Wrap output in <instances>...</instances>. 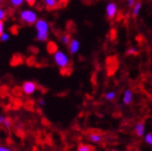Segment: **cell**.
<instances>
[{"label": "cell", "mask_w": 152, "mask_h": 151, "mask_svg": "<svg viewBox=\"0 0 152 151\" xmlns=\"http://www.w3.org/2000/svg\"><path fill=\"white\" fill-rule=\"evenodd\" d=\"M6 18V12L2 9H0V20H3Z\"/></svg>", "instance_id": "21"}, {"label": "cell", "mask_w": 152, "mask_h": 151, "mask_svg": "<svg viewBox=\"0 0 152 151\" xmlns=\"http://www.w3.org/2000/svg\"><path fill=\"white\" fill-rule=\"evenodd\" d=\"M144 133V125L143 123H138L136 126V134L139 137H141Z\"/></svg>", "instance_id": "10"}, {"label": "cell", "mask_w": 152, "mask_h": 151, "mask_svg": "<svg viewBox=\"0 0 152 151\" xmlns=\"http://www.w3.org/2000/svg\"><path fill=\"white\" fill-rule=\"evenodd\" d=\"M21 19L26 24L32 25L36 21V15L32 11H24L21 13Z\"/></svg>", "instance_id": "3"}, {"label": "cell", "mask_w": 152, "mask_h": 151, "mask_svg": "<svg viewBox=\"0 0 152 151\" xmlns=\"http://www.w3.org/2000/svg\"><path fill=\"white\" fill-rule=\"evenodd\" d=\"M132 98H133V93L130 90H126L124 91V95H123V102L128 105L132 101Z\"/></svg>", "instance_id": "9"}, {"label": "cell", "mask_w": 152, "mask_h": 151, "mask_svg": "<svg viewBox=\"0 0 152 151\" xmlns=\"http://www.w3.org/2000/svg\"><path fill=\"white\" fill-rule=\"evenodd\" d=\"M71 37H70V35H68V34H64V35H63L62 37H61V41H62V43L63 44H69V43L71 42Z\"/></svg>", "instance_id": "16"}, {"label": "cell", "mask_w": 152, "mask_h": 151, "mask_svg": "<svg viewBox=\"0 0 152 151\" xmlns=\"http://www.w3.org/2000/svg\"><path fill=\"white\" fill-rule=\"evenodd\" d=\"M127 2H128V6L129 7H132L133 6H134V4L136 3V0H127Z\"/></svg>", "instance_id": "23"}, {"label": "cell", "mask_w": 152, "mask_h": 151, "mask_svg": "<svg viewBox=\"0 0 152 151\" xmlns=\"http://www.w3.org/2000/svg\"><path fill=\"white\" fill-rule=\"evenodd\" d=\"M0 151H12L9 147H6L4 146H1L0 145Z\"/></svg>", "instance_id": "25"}, {"label": "cell", "mask_w": 152, "mask_h": 151, "mask_svg": "<svg viewBox=\"0 0 152 151\" xmlns=\"http://www.w3.org/2000/svg\"><path fill=\"white\" fill-rule=\"evenodd\" d=\"M80 48V43L76 39H72L69 43V50L71 53H76Z\"/></svg>", "instance_id": "6"}, {"label": "cell", "mask_w": 152, "mask_h": 151, "mask_svg": "<svg viewBox=\"0 0 152 151\" xmlns=\"http://www.w3.org/2000/svg\"><path fill=\"white\" fill-rule=\"evenodd\" d=\"M94 147L90 145H80L78 147V151H93Z\"/></svg>", "instance_id": "13"}, {"label": "cell", "mask_w": 152, "mask_h": 151, "mask_svg": "<svg viewBox=\"0 0 152 151\" xmlns=\"http://www.w3.org/2000/svg\"><path fill=\"white\" fill-rule=\"evenodd\" d=\"M23 2V0H11V3L14 7H19Z\"/></svg>", "instance_id": "17"}, {"label": "cell", "mask_w": 152, "mask_h": 151, "mask_svg": "<svg viewBox=\"0 0 152 151\" xmlns=\"http://www.w3.org/2000/svg\"><path fill=\"white\" fill-rule=\"evenodd\" d=\"M48 38V33H42V32H38L37 34V39L39 41H45Z\"/></svg>", "instance_id": "12"}, {"label": "cell", "mask_w": 152, "mask_h": 151, "mask_svg": "<svg viewBox=\"0 0 152 151\" xmlns=\"http://www.w3.org/2000/svg\"><path fill=\"white\" fill-rule=\"evenodd\" d=\"M47 49H48V52L50 53H56L57 52V46L53 42H50L47 45Z\"/></svg>", "instance_id": "14"}, {"label": "cell", "mask_w": 152, "mask_h": 151, "mask_svg": "<svg viewBox=\"0 0 152 151\" xmlns=\"http://www.w3.org/2000/svg\"><path fill=\"white\" fill-rule=\"evenodd\" d=\"M142 8V2L138 1L134 4V6L132 7V16L133 17H136L140 15V11Z\"/></svg>", "instance_id": "8"}, {"label": "cell", "mask_w": 152, "mask_h": 151, "mask_svg": "<svg viewBox=\"0 0 152 151\" xmlns=\"http://www.w3.org/2000/svg\"><path fill=\"white\" fill-rule=\"evenodd\" d=\"M115 97H116V92H115V91H112V90H111V91L107 92V93H106V95H105L106 100L110 101H114V99H115Z\"/></svg>", "instance_id": "15"}, {"label": "cell", "mask_w": 152, "mask_h": 151, "mask_svg": "<svg viewBox=\"0 0 152 151\" xmlns=\"http://www.w3.org/2000/svg\"><path fill=\"white\" fill-rule=\"evenodd\" d=\"M117 5L114 2H110L106 7V15L109 19H113L117 14Z\"/></svg>", "instance_id": "4"}, {"label": "cell", "mask_w": 152, "mask_h": 151, "mask_svg": "<svg viewBox=\"0 0 152 151\" xmlns=\"http://www.w3.org/2000/svg\"><path fill=\"white\" fill-rule=\"evenodd\" d=\"M36 28L38 32L42 33H48V25L44 20H38L36 23Z\"/></svg>", "instance_id": "7"}, {"label": "cell", "mask_w": 152, "mask_h": 151, "mask_svg": "<svg viewBox=\"0 0 152 151\" xmlns=\"http://www.w3.org/2000/svg\"><path fill=\"white\" fill-rule=\"evenodd\" d=\"M67 1L68 0H45V5L48 10H53L65 6Z\"/></svg>", "instance_id": "2"}, {"label": "cell", "mask_w": 152, "mask_h": 151, "mask_svg": "<svg viewBox=\"0 0 152 151\" xmlns=\"http://www.w3.org/2000/svg\"><path fill=\"white\" fill-rule=\"evenodd\" d=\"M136 53H138V49L135 47H130L128 50V54H136Z\"/></svg>", "instance_id": "18"}, {"label": "cell", "mask_w": 152, "mask_h": 151, "mask_svg": "<svg viewBox=\"0 0 152 151\" xmlns=\"http://www.w3.org/2000/svg\"><path fill=\"white\" fill-rule=\"evenodd\" d=\"M26 1L28 3V5H30L31 7H33L35 3V0H26Z\"/></svg>", "instance_id": "26"}, {"label": "cell", "mask_w": 152, "mask_h": 151, "mask_svg": "<svg viewBox=\"0 0 152 151\" xmlns=\"http://www.w3.org/2000/svg\"><path fill=\"white\" fill-rule=\"evenodd\" d=\"M23 91L27 94V95H30V94L34 93V91L36 89V84L33 82H26L24 84H23Z\"/></svg>", "instance_id": "5"}, {"label": "cell", "mask_w": 152, "mask_h": 151, "mask_svg": "<svg viewBox=\"0 0 152 151\" xmlns=\"http://www.w3.org/2000/svg\"><path fill=\"white\" fill-rule=\"evenodd\" d=\"M90 139L93 142H100L102 140V136L100 134L96 133V132H93V133H91L90 135Z\"/></svg>", "instance_id": "11"}, {"label": "cell", "mask_w": 152, "mask_h": 151, "mask_svg": "<svg viewBox=\"0 0 152 151\" xmlns=\"http://www.w3.org/2000/svg\"><path fill=\"white\" fill-rule=\"evenodd\" d=\"M3 31H4V23L2 20H0V36L3 34Z\"/></svg>", "instance_id": "22"}, {"label": "cell", "mask_w": 152, "mask_h": 151, "mask_svg": "<svg viewBox=\"0 0 152 151\" xmlns=\"http://www.w3.org/2000/svg\"><path fill=\"white\" fill-rule=\"evenodd\" d=\"M54 60H55L56 64L58 65L59 67H61L62 69L65 70L70 65V60L68 58V56L65 53H62V52L57 51L54 53Z\"/></svg>", "instance_id": "1"}, {"label": "cell", "mask_w": 152, "mask_h": 151, "mask_svg": "<svg viewBox=\"0 0 152 151\" xmlns=\"http://www.w3.org/2000/svg\"><path fill=\"white\" fill-rule=\"evenodd\" d=\"M11 120H9V119H7L6 118V120H5V121H4V126H5V128H10L11 127Z\"/></svg>", "instance_id": "20"}, {"label": "cell", "mask_w": 152, "mask_h": 151, "mask_svg": "<svg viewBox=\"0 0 152 151\" xmlns=\"http://www.w3.org/2000/svg\"><path fill=\"white\" fill-rule=\"evenodd\" d=\"M2 3V0H0V4H1Z\"/></svg>", "instance_id": "28"}, {"label": "cell", "mask_w": 152, "mask_h": 151, "mask_svg": "<svg viewBox=\"0 0 152 151\" xmlns=\"http://www.w3.org/2000/svg\"><path fill=\"white\" fill-rule=\"evenodd\" d=\"M146 142L149 145L152 146V134L151 133H148L147 136H146Z\"/></svg>", "instance_id": "19"}, {"label": "cell", "mask_w": 152, "mask_h": 151, "mask_svg": "<svg viewBox=\"0 0 152 151\" xmlns=\"http://www.w3.org/2000/svg\"><path fill=\"white\" fill-rule=\"evenodd\" d=\"M5 120H6L5 117H3L2 115H0V125H3V124H4Z\"/></svg>", "instance_id": "27"}, {"label": "cell", "mask_w": 152, "mask_h": 151, "mask_svg": "<svg viewBox=\"0 0 152 151\" xmlns=\"http://www.w3.org/2000/svg\"><path fill=\"white\" fill-rule=\"evenodd\" d=\"M7 39H8V35H7V34H3L1 36H0V40H1V41H6V40H7Z\"/></svg>", "instance_id": "24"}]
</instances>
